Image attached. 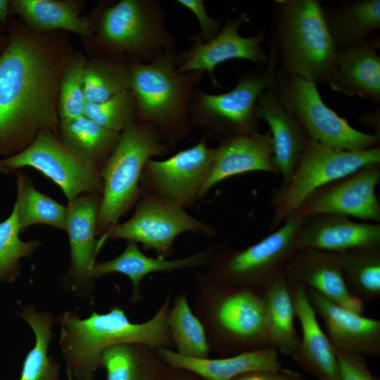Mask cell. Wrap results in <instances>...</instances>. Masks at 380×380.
Here are the masks:
<instances>
[{
  "mask_svg": "<svg viewBox=\"0 0 380 380\" xmlns=\"http://www.w3.org/2000/svg\"><path fill=\"white\" fill-rule=\"evenodd\" d=\"M159 380H205L198 374L179 367L166 365Z\"/></svg>",
  "mask_w": 380,
  "mask_h": 380,
  "instance_id": "b9f144b4",
  "label": "cell"
},
{
  "mask_svg": "<svg viewBox=\"0 0 380 380\" xmlns=\"http://www.w3.org/2000/svg\"><path fill=\"white\" fill-rule=\"evenodd\" d=\"M84 89L89 102L105 101L129 90V64L111 57L87 62Z\"/></svg>",
  "mask_w": 380,
  "mask_h": 380,
  "instance_id": "d590c367",
  "label": "cell"
},
{
  "mask_svg": "<svg viewBox=\"0 0 380 380\" xmlns=\"http://www.w3.org/2000/svg\"><path fill=\"white\" fill-rule=\"evenodd\" d=\"M71 50L57 32L12 33L0 56V156L21 152L42 129L59 137L58 91Z\"/></svg>",
  "mask_w": 380,
  "mask_h": 380,
  "instance_id": "6da1fadb",
  "label": "cell"
},
{
  "mask_svg": "<svg viewBox=\"0 0 380 380\" xmlns=\"http://www.w3.org/2000/svg\"><path fill=\"white\" fill-rule=\"evenodd\" d=\"M273 154L274 142L270 130L219 142L202 198L215 184L233 176L257 171L279 174L272 162Z\"/></svg>",
  "mask_w": 380,
  "mask_h": 380,
  "instance_id": "603a6c76",
  "label": "cell"
},
{
  "mask_svg": "<svg viewBox=\"0 0 380 380\" xmlns=\"http://www.w3.org/2000/svg\"><path fill=\"white\" fill-rule=\"evenodd\" d=\"M193 232L208 237L215 228L190 215L185 208L142 192L130 219L111 226L99 240V249L108 239H126L140 243L144 250H153L159 258L173 254L175 239L184 232Z\"/></svg>",
  "mask_w": 380,
  "mask_h": 380,
  "instance_id": "7c38bea8",
  "label": "cell"
},
{
  "mask_svg": "<svg viewBox=\"0 0 380 380\" xmlns=\"http://www.w3.org/2000/svg\"><path fill=\"white\" fill-rule=\"evenodd\" d=\"M106 380H159L166 364L158 348L128 342L106 348L101 358Z\"/></svg>",
  "mask_w": 380,
  "mask_h": 380,
  "instance_id": "f1b7e54d",
  "label": "cell"
},
{
  "mask_svg": "<svg viewBox=\"0 0 380 380\" xmlns=\"http://www.w3.org/2000/svg\"><path fill=\"white\" fill-rule=\"evenodd\" d=\"M379 117V110H378L375 113L362 115L360 120L361 122L373 128L375 132L374 134L380 136Z\"/></svg>",
  "mask_w": 380,
  "mask_h": 380,
  "instance_id": "f6af8a7d",
  "label": "cell"
},
{
  "mask_svg": "<svg viewBox=\"0 0 380 380\" xmlns=\"http://www.w3.org/2000/svg\"><path fill=\"white\" fill-rule=\"evenodd\" d=\"M269 62L261 70L243 75L229 91L208 94L197 88L191 99V128L203 129L218 143L245 134L260 132L255 107L260 94L275 84L277 58L269 43Z\"/></svg>",
  "mask_w": 380,
  "mask_h": 380,
  "instance_id": "52a82bcc",
  "label": "cell"
},
{
  "mask_svg": "<svg viewBox=\"0 0 380 380\" xmlns=\"http://www.w3.org/2000/svg\"><path fill=\"white\" fill-rule=\"evenodd\" d=\"M120 134L84 115L59 124V139L63 144L76 156L98 169L115 149Z\"/></svg>",
  "mask_w": 380,
  "mask_h": 380,
  "instance_id": "4dcf8cb0",
  "label": "cell"
},
{
  "mask_svg": "<svg viewBox=\"0 0 380 380\" xmlns=\"http://www.w3.org/2000/svg\"><path fill=\"white\" fill-rule=\"evenodd\" d=\"M31 167L51 179L63 192L68 203L84 194H101L99 169L72 153L52 130L41 129L23 151L0 158V172L10 174Z\"/></svg>",
  "mask_w": 380,
  "mask_h": 380,
  "instance_id": "4fadbf2b",
  "label": "cell"
},
{
  "mask_svg": "<svg viewBox=\"0 0 380 380\" xmlns=\"http://www.w3.org/2000/svg\"><path fill=\"white\" fill-rule=\"evenodd\" d=\"M17 198L13 205L20 232L34 224H46L65 229L67 206L39 191L32 180L16 172Z\"/></svg>",
  "mask_w": 380,
  "mask_h": 380,
  "instance_id": "d6a6232c",
  "label": "cell"
},
{
  "mask_svg": "<svg viewBox=\"0 0 380 380\" xmlns=\"http://www.w3.org/2000/svg\"><path fill=\"white\" fill-rule=\"evenodd\" d=\"M66 374H67L68 380H75L72 374L67 370H66Z\"/></svg>",
  "mask_w": 380,
  "mask_h": 380,
  "instance_id": "7dc6e473",
  "label": "cell"
},
{
  "mask_svg": "<svg viewBox=\"0 0 380 380\" xmlns=\"http://www.w3.org/2000/svg\"><path fill=\"white\" fill-rule=\"evenodd\" d=\"M171 302L170 292L155 315L141 323L132 322L119 305L105 313L93 311L87 318H81L75 310L58 315L56 322L60 325L59 346L66 370L75 380H94L101 367L103 351L122 343L137 342L173 349L167 324Z\"/></svg>",
  "mask_w": 380,
  "mask_h": 380,
  "instance_id": "7a4b0ae2",
  "label": "cell"
},
{
  "mask_svg": "<svg viewBox=\"0 0 380 380\" xmlns=\"http://www.w3.org/2000/svg\"><path fill=\"white\" fill-rule=\"evenodd\" d=\"M338 380H380L369 370L365 357L336 348Z\"/></svg>",
  "mask_w": 380,
  "mask_h": 380,
  "instance_id": "ab89813d",
  "label": "cell"
},
{
  "mask_svg": "<svg viewBox=\"0 0 380 380\" xmlns=\"http://www.w3.org/2000/svg\"><path fill=\"white\" fill-rule=\"evenodd\" d=\"M18 314L30 325L35 339L24 360L19 380H61V365L49 355L56 318L51 313L37 311L32 305L23 306Z\"/></svg>",
  "mask_w": 380,
  "mask_h": 380,
  "instance_id": "1f68e13d",
  "label": "cell"
},
{
  "mask_svg": "<svg viewBox=\"0 0 380 380\" xmlns=\"http://www.w3.org/2000/svg\"><path fill=\"white\" fill-rule=\"evenodd\" d=\"M379 41L340 49L327 80L333 91L380 103Z\"/></svg>",
  "mask_w": 380,
  "mask_h": 380,
  "instance_id": "cb8c5ba5",
  "label": "cell"
},
{
  "mask_svg": "<svg viewBox=\"0 0 380 380\" xmlns=\"http://www.w3.org/2000/svg\"><path fill=\"white\" fill-rule=\"evenodd\" d=\"M303 217L291 213L279 228L245 248L222 246L215 253L205 273L231 284L261 292L265 284L283 272L297 251L296 234Z\"/></svg>",
  "mask_w": 380,
  "mask_h": 380,
  "instance_id": "30bf717a",
  "label": "cell"
},
{
  "mask_svg": "<svg viewBox=\"0 0 380 380\" xmlns=\"http://www.w3.org/2000/svg\"><path fill=\"white\" fill-rule=\"evenodd\" d=\"M177 50L165 52L150 63H129V91L136 106L135 121L152 125L171 150L191 130L189 103L205 72H181Z\"/></svg>",
  "mask_w": 380,
  "mask_h": 380,
  "instance_id": "3957f363",
  "label": "cell"
},
{
  "mask_svg": "<svg viewBox=\"0 0 380 380\" xmlns=\"http://www.w3.org/2000/svg\"><path fill=\"white\" fill-rule=\"evenodd\" d=\"M295 244L297 250L310 248L334 253L380 246V224L355 222L334 213L303 217Z\"/></svg>",
  "mask_w": 380,
  "mask_h": 380,
  "instance_id": "d6986e66",
  "label": "cell"
},
{
  "mask_svg": "<svg viewBox=\"0 0 380 380\" xmlns=\"http://www.w3.org/2000/svg\"><path fill=\"white\" fill-rule=\"evenodd\" d=\"M136 106L129 90L102 102L87 101L84 115L108 129L122 132L135 120Z\"/></svg>",
  "mask_w": 380,
  "mask_h": 380,
  "instance_id": "f35d334b",
  "label": "cell"
},
{
  "mask_svg": "<svg viewBox=\"0 0 380 380\" xmlns=\"http://www.w3.org/2000/svg\"><path fill=\"white\" fill-rule=\"evenodd\" d=\"M284 272L289 280L315 291L331 302L358 314L363 312L364 303L348 287L337 253L298 249Z\"/></svg>",
  "mask_w": 380,
  "mask_h": 380,
  "instance_id": "ac0fdd59",
  "label": "cell"
},
{
  "mask_svg": "<svg viewBox=\"0 0 380 380\" xmlns=\"http://www.w3.org/2000/svg\"><path fill=\"white\" fill-rule=\"evenodd\" d=\"M215 155L203 134L196 144L165 160L148 159L140 179L142 192L185 209L192 206L202 199Z\"/></svg>",
  "mask_w": 380,
  "mask_h": 380,
  "instance_id": "5bb4252c",
  "label": "cell"
},
{
  "mask_svg": "<svg viewBox=\"0 0 380 380\" xmlns=\"http://www.w3.org/2000/svg\"><path fill=\"white\" fill-rule=\"evenodd\" d=\"M20 233L16 211L13 208L11 215L0 222V281L13 282L20 276V261L31 256L41 246L39 240L24 241Z\"/></svg>",
  "mask_w": 380,
  "mask_h": 380,
  "instance_id": "8d00e7d4",
  "label": "cell"
},
{
  "mask_svg": "<svg viewBox=\"0 0 380 380\" xmlns=\"http://www.w3.org/2000/svg\"><path fill=\"white\" fill-rule=\"evenodd\" d=\"M222 244L213 245L185 258L167 260L147 256L141 252L137 242L127 241L126 247L118 256L106 262H96L91 270V276L94 280L110 272L127 276L132 286L129 303L135 304L143 298L140 285L144 277L154 272L207 267Z\"/></svg>",
  "mask_w": 380,
  "mask_h": 380,
  "instance_id": "d4e9b609",
  "label": "cell"
},
{
  "mask_svg": "<svg viewBox=\"0 0 380 380\" xmlns=\"http://www.w3.org/2000/svg\"><path fill=\"white\" fill-rule=\"evenodd\" d=\"M275 89L309 138L341 150L362 151L379 146L380 136L353 127L323 101L315 83L277 69Z\"/></svg>",
  "mask_w": 380,
  "mask_h": 380,
  "instance_id": "8fae6325",
  "label": "cell"
},
{
  "mask_svg": "<svg viewBox=\"0 0 380 380\" xmlns=\"http://www.w3.org/2000/svg\"><path fill=\"white\" fill-rule=\"evenodd\" d=\"M337 253L353 295L363 303L380 298V246L357 248Z\"/></svg>",
  "mask_w": 380,
  "mask_h": 380,
  "instance_id": "e575fe53",
  "label": "cell"
},
{
  "mask_svg": "<svg viewBox=\"0 0 380 380\" xmlns=\"http://www.w3.org/2000/svg\"><path fill=\"white\" fill-rule=\"evenodd\" d=\"M193 311L210 352L230 356L269 346L261 292L198 273Z\"/></svg>",
  "mask_w": 380,
  "mask_h": 380,
  "instance_id": "277c9868",
  "label": "cell"
},
{
  "mask_svg": "<svg viewBox=\"0 0 380 380\" xmlns=\"http://www.w3.org/2000/svg\"><path fill=\"white\" fill-rule=\"evenodd\" d=\"M176 2L196 17L201 30L194 36L203 42L214 38L221 30L223 25L220 20L212 18L208 14L203 0H177Z\"/></svg>",
  "mask_w": 380,
  "mask_h": 380,
  "instance_id": "60d3db41",
  "label": "cell"
},
{
  "mask_svg": "<svg viewBox=\"0 0 380 380\" xmlns=\"http://www.w3.org/2000/svg\"><path fill=\"white\" fill-rule=\"evenodd\" d=\"M101 199V194H84L67 205L64 230L69 239L70 266L62 281L81 300L91 296L94 286L91 270L100 251L96 231Z\"/></svg>",
  "mask_w": 380,
  "mask_h": 380,
  "instance_id": "2e32d148",
  "label": "cell"
},
{
  "mask_svg": "<svg viewBox=\"0 0 380 380\" xmlns=\"http://www.w3.org/2000/svg\"><path fill=\"white\" fill-rule=\"evenodd\" d=\"M248 21L249 14L243 12L237 17L227 20L217 35L208 42H203L192 36L191 48L177 53L178 70L181 72H208L213 85L219 86L214 70L223 62L242 59L266 65L270 58L261 46L265 39L264 31L260 30L251 37H243L239 34L241 26Z\"/></svg>",
  "mask_w": 380,
  "mask_h": 380,
  "instance_id": "e0dca14e",
  "label": "cell"
},
{
  "mask_svg": "<svg viewBox=\"0 0 380 380\" xmlns=\"http://www.w3.org/2000/svg\"><path fill=\"white\" fill-rule=\"evenodd\" d=\"M379 182L380 164L365 166L315 190L296 211L302 217L334 213L379 223Z\"/></svg>",
  "mask_w": 380,
  "mask_h": 380,
  "instance_id": "9a60e30c",
  "label": "cell"
},
{
  "mask_svg": "<svg viewBox=\"0 0 380 380\" xmlns=\"http://www.w3.org/2000/svg\"><path fill=\"white\" fill-rule=\"evenodd\" d=\"M273 380H305L298 372L281 367L274 374Z\"/></svg>",
  "mask_w": 380,
  "mask_h": 380,
  "instance_id": "ee69618b",
  "label": "cell"
},
{
  "mask_svg": "<svg viewBox=\"0 0 380 380\" xmlns=\"http://www.w3.org/2000/svg\"><path fill=\"white\" fill-rule=\"evenodd\" d=\"M309 300L323 319L334 347L362 357L380 355V320L342 308L306 288Z\"/></svg>",
  "mask_w": 380,
  "mask_h": 380,
  "instance_id": "ffe728a7",
  "label": "cell"
},
{
  "mask_svg": "<svg viewBox=\"0 0 380 380\" xmlns=\"http://www.w3.org/2000/svg\"><path fill=\"white\" fill-rule=\"evenodd\" d=\"M9 1L7 0H0V22H4L6 20L8 11Z\"/></svg>",
  "mask_w": 380,
  "mask_h": 380,
  "instance_id": "bcb514c9",
  "label": "cell"
},
{
  "mask_svg": "<svg viewBox=\"0 0 380 380\" xmlns=\"http://www.w3.org/2000/svg\"><path fill=\"white\" fill-rule=\"evenodd\" d=\"M158 350L166 365L186 369L205 380H231L251 371L275 373L282 367L278 350L270 346L216 359L185 357L167 348Z\"/></svg>",
  "mask_w": 380,
  "mask_h": 380,
  "instance_id": "484cf974",
  "label": "cell"
},
{
  "mask_svg": "<svg viewBox=\"0 0 380 380\" xmlns=\"http://www.w3.org/2000/svg\"><path fill=\"white\" fill-rule=\"evenodd\" d=\"M157 130L151 125L130 122L121 132L118 144L99 169L103 189L96 222L101 237L136 204L141 196L140 179L146 163L168 154Z\"/></svg>",
  "mask_w": 380,
  "mask_h": 380,
  "instance_id": "8992f818",
  "label": "cell"
},
{
  "mask_svg": "<svg viewBox=\"0 0 380 380\" xmlns=\"http://www.w3.org/2000/svg\"><path fill=\"white\" fill-rule=\"evenodd\" d=\"M272 30L269 43L281 70L315 84L327 82L338 49L319 0H276Z\"/></svg>",
  "mask_w": 380,
  "mask_h": 380,
  "instance_id": "5b68a950",
  "label": "cell"
},
{
  "mask_svg": "<svg viewBox=\"0 0 380 380\" xmlns=\"http://www.w3.org/2000/svg\"><path fill=\"white\" fill-rule=\"evenodd\" d=\"M87 62L80 53H72L63 71L58 91L59 124L84 115L87 103L84 73Z\"/></svg>",
  "mask_w": 380,
  "mask_h": 380,
  "instance_id": "74e56055",
  "label": "cell"
},
{
  "mask_svg": "<svg viewBox=\"0 0 380 380\" xmlns=\"http://www.w3.org/2000/svg\"><path fill=\"white\" fill-rule=\"evenodd\" d=\"M274 374L267 371H251L241 374L231 380H273Z\"/></svg>",
  "mask_w": 380,
  "mask_h": 380,
  "instance_id": "7bdbcfd3",
  "label": "cell"
},
{
  "mask_svg": "<svg viewBox=\"0 0 380 380\" xmlns=\"http://www.w3.org/2000/svg\"><path fill=\"white\" fill-rule=\"evenodd\" d=\"M296 317L302 329L298 348L291 356L302 369L319 380H338L335 347L322 331L308 296L306 287L289 280Z\"/></svg>",
  "mask_w": 380,
  "mask_h": 380,
  "instance_id": "7402d4cb",
  "label": "cell"
},
{
  "mask_svg": "<svg viewBox=\"0 0 380 380\" xmlns=\"http://www.w3.org/2000/svg\"><path fill=\"white\" fill-rule=\"evenodd\" d=\"M166 12L157 0H120L101 12L94 27L96 41L107 53H131L150 63L177 50L176 39L165 25Z\"/></svg>",
  "mask_w": 380,
  "mask_h": 380,
  "instance_id": "ba28073f",
  "label": "cell"
},
{
  "mask_svg": "<svg viewBox=\"0 0 380 380\" xmlns=\"http://www.w3.org/2000/svg\"><path fill=\"white\" fill-rule=\"evenodd\" d=\"M261 296L269 346L292 356L299 347L300 338L294 324L296 314L289 280L284 271L265 284Z\"/></svg>",
  "mask_w": 380,
  "mask_h": 380,
  "instance_id": "4316f807",
  "label": "cell"
},
{
  "mask_svg": "<svg viewBox=\"0 0 380 380\" xmlns=\"http://www.w3.org/2000/svg\"><path fill=\"white\" fill-rule=\"evenodd\" d=\"M167 324L178 354L198 359L209 357L210 349L204 327L191 308L185 292L176 296L170 304Z\"/></svg>",
  "mask_w": 380,
  "mask_h": 380,
  "instance_id": "836d02e7",
  "label": "cell"
},
{
  "mask_svg": "<svg viewBox=\"0 0 380 380\" xmlns=\"http://www.w3.org/2000/svg\"><path fill=\"white\" fill-rule=\"evenodd\" d=\"M11 5L13 11L36 31L62 30L83 37H91L94 32V26L80 15L78 4L74 1L14 0Z\"/></svg>",
  "mask_w": 380,
  "mask_h": 380,
  "instance_id": "83f0119b",
  "label": "cell"
},
{
  "mask_svg": "<svg viewBox=\"0 0 380 380\" xmlns=\"http://www.w3.org/2000/svg\"><path fill=\"white\" fill-rule=\"evenodd\" d=\"M323 10L329 32L338 49L365 42L370 33L380 27L379 0H354Z\"/></svg>",
  "mask_w": 380,
  "mask_h": 380,
  "instance_id": "f546056e",
  "label": "cell"
},
{
  "mask_svg": "<svg viewBox=\"0 0 380 380\" xmlns=\"http://www.w3.org/2000/svg\"><path fill=\"white\" fill-rule=\"evenodd\" d=\"M255 115L270 127L274 142L272 162L282 177L280 186H284L296 168L310 138L297 118L279 100L275 84L259 96Z\"/></svg>",
  "mask_w": 380,
  "mask_h": 380,
  "instance_id": "44dd1931",
  "label": "cell"
},
{
  "mask_svg": "<svg viewBox=\"0 0 380 380\" xmlns=\"http://www.w3.org/2000/svg\"><path fill=\"white\" fill-rule=\"evenodd\" d=\"M380 164V146L362 151L331 148L310 139L289 182L274 191L270 229L275 230L315 190L367 165Z\"/></svg>",
  "mask_w": 380,
  "mask_h": 380,
  "instance_id": "9c48e42d",
  "label": "cell"
}]
</instances>
